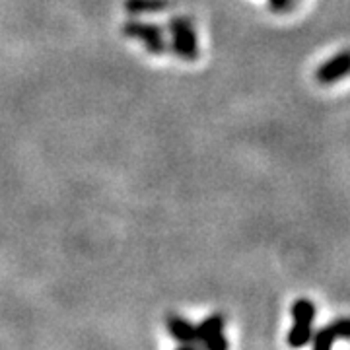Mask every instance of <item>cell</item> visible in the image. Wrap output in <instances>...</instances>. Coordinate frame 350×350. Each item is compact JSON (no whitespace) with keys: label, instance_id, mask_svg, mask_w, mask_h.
Here are the masks:
<instances>
[{"label":"cell","instance_id":"cell-5","mask_svg":"<svg viewBox=\"0 0 350 350\" xmlns=\"http://www.w3.org/2000/svg\"><path fill=\"white\" fill-rule=\"evenodd\" d=\"M350 76V49L338 51L337 55H333L331 59H327L325 63L319 64V68L315 70V80L323 86L335 84L342 78Z\"/></svg>","mask_w":350,"mask_h":350},{"label":"cell","instance_id":"cell-9","mask_svg":"<svg viewBox=\"0 0 350 350\" xmlns=\"http://www.w3.org/2000/svg\"><path fill=\"white\" fill-rule=\"evenodd\" d=\"M292 0H269V6L275 10V12H284L290 8Z\"/></svg>","mask_w":350,"mask_h":350},{"label":"cell","instance_id":"cell-3","mask_svg":"<svg viewBox=\"0 0 350 350\" xmlns=\"http://www.w3.org/2000/svg\"><path fill=\"white\" fill-rule=\"evenodd\" d=\"M121 31L126 38L140 41L146 47V51H150L152 55H162L163 51L167 49L162 27H158L156 24L140 22V20H129V22L123 24Z\"/></svg>","mask_w":350,"mask_h":350},{"label":"cell","instance_id":"cell-6","mask_svg":"<svg viewBox=\"0 0 350 350\" xmlns=\"http://www.w3.org/2000/svg\"><path fill=\"white\" fill-rule=\"evenodd\" d=\"M337 340H350V317H340L319 331H313L312 347L315 350H329Z\"/></svg>","mask_w":350,"mask_h":350},{"label":"cell","instance_id":"cell-2","mask_svg":"<svg viewBox=\"0 0 350 350\" xmlns=\"http://www.w3.org/2000/svg\"><path fill=\"white\" fill-rule=\"evenodd\" d=\"M172 51L181 61H195L199 57V39L193 22L185 16H174L170 20Z\"/></svg>","mask_w":350,"mask_h":350},{"label":"cell","instance_id":"cell-1","mask_svg":"<svg viewBox=\"0 0 350 350\" xmlns=\"http://www.w3.org/2000/svg\"><path fill=\"white\" fill-rule=\"evenodd\" d=\"M292 327L288 331V345L292 349H300L312 342L313 321H315V306L308 298H300L292 304Z\"/></svg>","mask_w":350,"mask_h":350},{"label":"cell","instance_id":"cell-4","mask_svg":"<svg viewBox=\"0 0 350 350\" xmlns=\"http://www.w3.org/2000/svg\"><path fill=\"white\" fill-rule=\"evenodd\" d=\"M226 319L222 313H213L206 319H202L197 329V342L204 345V349L208 350H226L228 349V340L224 337Z\"/></svg>","mask_w":350,"mask_h":350},{"label":"cell","instance_id":"cell-8","mask_svg":"<svg viewBox=\"0 0 350 350\" xmlns=\"http://www.w3.org/2000/svg\"><path fill=\"white\" fill-rule=\"evenodd\" d=\"M167 0H125V10L131 16H142V14H158L167 10Z\"/></svg>","mask_w":350,"mask_h":350},{"label":"cell","instance_id":"cell-7","mask_svg":"<svg viewBox=\"0 0 350 350\" xmlns=\"http://www.w3.org/2000/svg\"><path fill=\"white\" fill-rule=\"evenodd\" d=\"M165 329H167L170 337L181 345V349H191L197 342V329L191 321H187L181 315L170 313L165 317Z\"/></svg>","mask_w":350,"mask_h":350}]
</instances>
